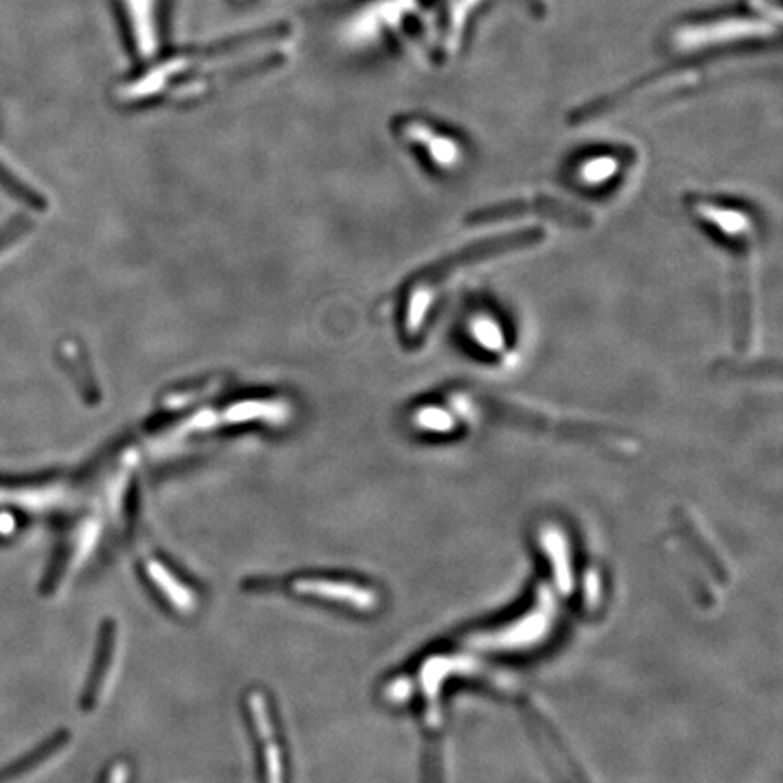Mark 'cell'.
<instances>
[{"label": "cell", "mask_w": 783, "mask_h": 783, "mask_svg": "<svg viewBox=\"0 0 783 783\" xmlns=\"http://www.w3.org/2000/svg\"><path fill=\"white\" fill-rule=\"evenodd\" d=\"M685 209L700 224L715 230L733 254L735 305H737L738 350L749 354L758 338V260L762 251V230L758 219L737 205L704 194H688Z\"/></svg>", "instance_id": "cell-1"}, {"label": "cell", "mask_w": 783, "mask_h": 783, "mask_svg": "<svg viewBox=\"0 0 783 783\" xmlns=\"http://www.w3.org/2000/svg\"><path fill=\"white\" fill-rule=\"evenodd\" d=\"M546 241L543 227L524 229L488 236L483 240L470 241L468 246L439 258L424 266L412 277L402 299V334L410 345H418L423 336L424 325L429 321L430 310L434 307L439 294L454 280L457 272L468 271L485 261L515 254L538 247Z\"/></svg>", "instance_id": "cell-2"}, {"label": "cell", "mask_w": 783, "mask_h": 783, "mask_svg": "<svg viewBox=\"0 0 783 783\" xmlns=\"http://www.w3.org/2000/svg\"><path fill=\"white\" fill-rule=\"evenodd\" d=\"M449 401L461 412H466L472 418L480 419L486 423L524 430L533 434L552 435L574 443L593 444L616 452L637 449V441L632 435H627L624 430L544 412L499 394H490L477 388H461L449 394Z\"/></svg>", "instance_id": "cell-3"}, {"label": "cell", "mask_w": 783, "mask_h": 783, "mask_svg": "<svg viewBox=\"0 0 783 783\" xmlns=\"http://www.w3.org/2000/svg\"><path fill=\"white\" fill-rule=\"evenodd\" d=\"M527 215L552 219L555 224L565 225L571 229H590L595 224V216L591 215L590 211L575 205L568 200L549 196V194L507 200V202L488 205L483 209L472 211L465 216V224L468 227H483V225L502 224L508 219H518Z\"/></svg>", "instance_id": "cell-4"}, {"label": "cell", "mask_w": 783, "mask_h": 783, "mask_svg": "<svg viewBox=\"0 0 783 783\" xmlns=\"http://www.w3.org/2000/svg\"><path fill=\"white\" fill-rule=\"evenodd\" d=\"M126 4L136 52L141 57H155L158 46L155 0H126Z\"/></svg>", "instance_id": "cell-5"}, {"label": "cell", "mask_w": 783, "mask_h": 783, "mask_svg": "<svg viewBox=\"0 0 783 783\" xmlns=\"http://www.w3.org/2000/svg\"><path fill=\"white\" fill-rule=\"evenodd\" d=\"M715 376L726 379H780L782 366L779 360L718 361Z\"/></svg>", "instance_id": "cell-6"}, {"label": "cell", "mask_w": 783, "mask_h": 783, "mask_svg": "<svg viewBox=\"0 0 783 783\" xmlns=\"http://www.w3.org/2000/svg\"><path fill=\"white\" fill-rule=\"evenodd\" d=\"M408 135L412 138H423L424 144H429L427 149H429L430 157L434 158V162L441 168H452L457 163V157H459V151L455 147L454 141H449L446 138H441V136L429 135L423 126H410L408 127Z\"/></svg>", "instance_id": "cell-7"}, {"label": "cell", "mask_w": 783, "mask_h": 783, "mask_svg": "<svg viewBox=\"0 0 783 783\" xmlns=\"http://www.w3.org/2000/svg\"><path fill=\"white\" fill-rule=\"evenodd\" d=\"M615 171L616 163L613 162V158H597L593 162L586 163L585 169H582V178H585L586 182L601 183L608 180Z\"/></svg>", "instance_id": "cell-8"}, {"label": "cell", "mask_w": 783, "mask_h": 783, "mask_svg": "<svg viewBox=\"0 0 783 783\" xmlns=\"http://www.w3.org/2000/svg\"><path fill=\"white\" fill-rule=\"evenodd\" d=\"M474 332H476V338L479 340V343H483L486 349L493 350L502 343L501 334H490V332H499L490 319H477L476 324H474Z\"/></svg>", "instance_id": "cell-9"}, {"label": "cell", "mask_w": 783, "mask_h": 783, "mask_svg": "<svg viewBox=\"0 0 783 783\" xmlns=\"http://www.w3.org/2000/svg\"><path fill=\"white\" fill-rule=\"evenodd\" d=\"M26 230V224L22 219H13L10 224L4 225L0 229V252L4 251L5 247L11 246L13 241L19 240Z\"/></svg>", "instance_id": "cell-10"}]
</instances>
